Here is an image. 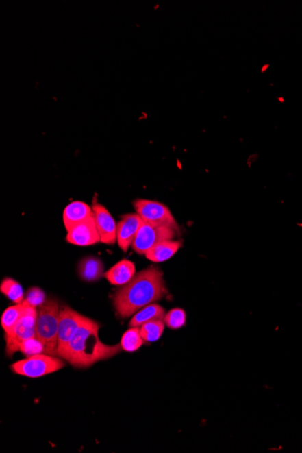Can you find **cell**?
I'll return each mask as SVG.
<instances>
[{"instance_id": "1", "label": "cell", "mask_w": 302, "mask_h": 453, "mask_svg": "<svg viewBox=\"0 0 302 453\" xmlns=\"http://www.w3.org/2000/svg\"><path fill=\"white\" fill-rule=\"evenodd\" d=\"M168 289L159 268L149 267L135 274L131 281L121 286L114 297V304L121 318H129L141 308L160 301Z\"/></svg>"}, {"instance_id": "2", "label": "cell", "mask_w": 302, "mask_h": 453, "mask_svg": "<svg viewBox=\"0 0 302 453\" xmlns=\"http://www.w3.org/2000/svg\"><path fill=\"white\" fill-rule=\"evenodd\" d=\"M100 325L92 319L86 321L79 327L67 347L64 360L78 368H87L99 361L114 358L121 352V344L108 345L99 338Z\"/></svg>"}, {"instance_id": "3", "label": "cell", "mask_w": 302, "mask_h": 453, "mask_svg": "<svg viewBox=\"0 0 302 453\" xmlns=\"http://www.w3.org/2000/svg\"><path fill=\"white\" fill-rule=\"evenodd\" d=\"M60 305L58 299L49 298L38 308L36 336L45 345L47 355L58 356V326Z\"/></svg>"}, {"instance_id": "4", "label": "cell", "mask_w": 302, "mask_h": 453, "mask_svg": "<svg viewBox=\"0 0 302 453\" xmlns=\"http://www.w3.org/2000/svg\"><path fill=\"white\" fill-rule=\"evenodd\" d=\"M64 367H66L64 362L58 356L39 354L16 362L11 366V369L16 375L29 378H38L58 372Z\"/></svg>"}, {"instance_id": "5", "label": "cell", "mask_w": 302, "mask_h": 453, "mask_svg": "<svg viewBox=\"0 0 302 453\" xmlns=\"http://www.w3.org/2000/svg\"><path fill=\"white\" fill-rule=\"evenodd\" d=\"M134 206L136 213L144 223L174 229L179 233V223H177L168 206L164 204L149 199H137L134 201Z\"/></svg>"}, {"instance_id": "6", "label": "cell", "mask_w": 302, "mask_h": 453, "mask_svg": "<svg viewBox=\"0 0 302 453\" xmlns=\"http://www.w3.org/2000/svg\"><path fill=\"white\" fill-rule=\"evenodd\" d=\"M36 318H38V308L25 305L23 315L14 328L12 334L5 338V353L8 356H12L14 354L18 352L19 345L25 341L36 336Z\"/></svg>"}, {"instance_id": "7", "label": "cell", "mask_w": 302, "mask_h": 453, "mask_svg": "<svg viewBox=\"0 0 302 453\" xmlns=\"http://www.w3.org/2000/svg\"><path fill=\"white\" fill-rule=\"evenodd\" d=\"M86 319L87 317L73 310L68 306H61L58 326V358L64 359L73 335Z\"/></svg>"}, {"instance_id": "8", "label": "cell", "mask_w": 302, "mask_h": 453, "mask_svg": "<svg viewBox=\"0 0 302 453\" xmlns=\"http://www.w3.org/2000/svg\"><path fill=\"white\" fill-rule=\"evenodd\" d=\"M177 231L163 226H154L143 223L138 232L131 247L140 256H146L158 243L166 240H173Z\"/></svg>"}, {"instance_id": "9", "label": "cell", "mask_w": 302, "mask_h": 453, "mask_svg": "<svg viewBox=\"0 0 302 453\" xmlns=\"http://www.w3.org/2000/svg\"><path fill=\"white\" fill-rule=\"evenodd\" d=\"M92 212L101 243L114 245L117 243V223L114 218L105 206L96 202V200L92 204Z\"/></svg>"}, {"instance_id": "10", "label": "cell", "mask_w": 302, "mask_h": 453, "mask_svg": "<svg viewBox=\"0 0 302 453\" xmlns=\"http://www.w3.org/2000/svg\"><path fill=\"white\" fill-rule=\"evenodd\" d=\"M66 241L71 245L77 246H89L100 243V234L96 228L95 217L73 226L67 232Z\"/></svg>"}, {"instance_id": "11", "label": "cell", "mask_w": 302, "mask_h": 453, "mask_svg": "<svg viewBox=\"0 0 302 453\" xmlns=\"http://www.w3.org/2000/svg\"><path fill=\"white\" fill-rule=\"evenodd\" d=\"M143 223L137 213L126 214L121 217L117 223V243L121 250L128 251Z\"/></svg>"}, {"instance_id": "12", "label": "cell", "mask_w": 302, "mask_h": 453, "mask_svg": "<svg viewBox=\"0 0 302 453\" xmlns=\"http://www.w3.org/2000/svg\"><path fill=\"white\" fill-rule=\"evenodd\" d=\"M92 216L93 212L91 206L81 201H75L64 208L63 213L64 228L68 232L73 226L84 222Z\"/></svg>"}, {"instance_id": "13", "label": "cell", "mask_w": 302, "mask_h": 453, "mask_svg": "<svg viewBox=\"0 0 302 453\" xmlns=\"http://www.w3.org/2000/svg\"><path fill=\"white\" fill-rule=\"evenodd\" d=\"M135 274L136 267L134 263L131 260L124 259L107 271L104 277L112 285L123 286L131 282Z\"/></svg>"}, {"instance_id": "14", "label": "cell", "mask_w": 302, "mask_h": 453, "mask_svg": "<svg viewBox=\"0 0 302 453\" xmlns=\"http://www.w3.org/2000/svg\"><path fill=\"white\" fill-rule=\"evenodd\" d=\"M181 247L182 243L179 241H163L155 245L151 251L146 254L145 256L152 262L160 263L171 259Z\"/></svg>"}, {"instance_id": "15", "label": "cell", "mask_w": 302, "mask_h": 453, "mask_svg": "<svg viewBox=\"0 0 302 453\" xmlns=\"http://www.w3.org/2000/svg\"><path fill=\"white\" fill-rule=\"evenodd\" d=\"M103 263L97 257H86L78 265V273L84 281L96 282L103 276Z\"/></svg>"}, {"instance_id": "16", "label": "cell", "mask_w": 302, "mask_h": 453, "mask_svg": "<svg viewBox=\"0 0 302 453\" xmlns=\"http://www.w3.org/2000/svg\"><path fill=\"white\" fill-rule=\"evenodd\" d=\"M165 310L160 305L154 304L151 303L146 307L141 308L140 310L135 313L132 317L131 322H129V327L131 328H140L147 322L153 321H163L165 318Z\"/></svg>"}, {"instance_id": "17", "label": "cell", "mask_w": 302, "mask_h": 453, "mask_svg": "<svg viewBox=\"0 0 302 453\" xmlns=\"http://www.w3.org/2000/svg\"><path fill=\"white\" fill-rule=\"evenodd\" d=\"M25 308V305L24 303H21V304L10 306L3 313L1 326L5 332V338H8L12 334L14 328L23 315Z\"/></svg>"}, {"instance_id": "18", "label": "cell", "mask_w": 302, "mask_h": 453, "mask_svg": "<svg viewBox=\"0 0 302 453\" xmlns=\"http://www.w3.org/2000/svg\"><path fill=\"white\" fill-rule=\"evenodd\" d=\"M0 291L3 295L7 297L11 302L16 304H21L25 299L23 288L21 283L12 278H5L0 285Z\"/></svg>"}, {"instance_id": "19", "label": "cell", "mask_w": 302, "mask_h": 453, "mask_svg": "<svg viewBox=\"0 0 302 453\" xmlns=\"http://www.w3.org/2000/svg\"><path fill=\"white\" fill-rule=\"evenodd\" d=\"M145 343L141 336L140 328H131L123 334L121 338V345L123 350L126 352H134L139 350Z\"/></svg>"}, {"instance_id": "20", "label": "cell", "mask_w": 302, "mask_h": 453, "mask_svg": "<svg viewBox=\"0 0 302 453\" xmlns=\"http://www.w3.org/2000/svg\"><path fill=\"white\" fill-rule=\"evenodd\" d=\"M165 328V322L163 321H153L147 322L140 327L141 336L145 342H155L162 338Z\"/></svg>"}, {"instance_id": "21", "label": "cell", "mask_w": 302, "mask_h": 453, "mask_svg": "<svg viewBox=\"0 0 302 453\" xmlns=\"http://www.w3.org/2000/svg\"><path fill=\"white\" fill-rule=\"evenodd\" d=\"M186 321V314L185 310L182 308H173L166 313L164 322L166 327L171 328V330H179L184 327Z\"/></svg>"}, {"instance_id": "22", "label": "cell", "mask_w": 302, "mask_h": 453, "mask_svg": "<svg viewBox=\"0 0 302 453\" xmlns=\"http://www.w3.org/2000/svg\"><path fill=\"white\" fill-rule=\"evenodd\" d=\"M19 351L23 353L27 358H29V356L39 355V354H45L46 347H45L43 342L38 336H35V338L27 339L23 343H21L19 345Z\"/></svg>"}, {"instance_id": "23", "label": "cell", "mask_w": 302, "mask_h": 453, "mask_svg": "<svg viewBox=\"0 0 302 453\" xmlns=\"http://www.w3.org/2000/svg\"><path fill=\"white\" fill-rule=\"evenodd\" d=\"M46 294L41 289L33 287L29 289L27 293H25L23 303L25 305L30 306V307L38 308L39 306L46 302Z\"/></svg>"}]
</instances>
